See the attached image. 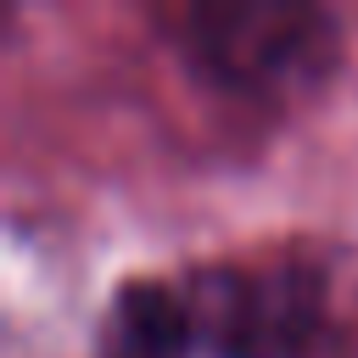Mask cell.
Segmentation results:
<instances>
[{
  "instance_id": "6da1fadb",
  "label": "cell",
  "mask_w": 358,
  "mask_h": 358,
  "mask_svg": "<svg viewBox=\"0 0 358 358\" xmlns=\"http://www.w3.org/2000/svg\"><path fill=\"white\" fill-rule=\"evenodd\" d=\"M336 330L330 274L302 257L123 280L101 347L134 358H313Z\"/></svg>"
},
{
  "instance_id": "7a4b0ae2",
  "label": "cell",
  "mask_w": 358,
  "mask_h": 358,
  "mask_svg": "<svg viewBox=\"0 0 358 358\" xmlns=\"http://www.w3.org/2000/svg\"><path fill=\"white\" fill-rule=\"evenodd\" d=\"M162 28L190 78L246 106L302 101L341 62V17L319 0H185Z\"/></svg>"
},
{
  "instance_id": "3957f363",
  "label": "cell",
  "mask_w": 358,
  "mask_h": 358,
  "mask_svg": "<svg viewBox=\"0 0 358 358\" xmlns=\"http://www.w3.org/2000/svg\"><path fill=\"white\" fill-rule=\"evenodd\" d=\"M101 358H134V352H112V347H101Z\"/></svg>"
}]
</instances>
